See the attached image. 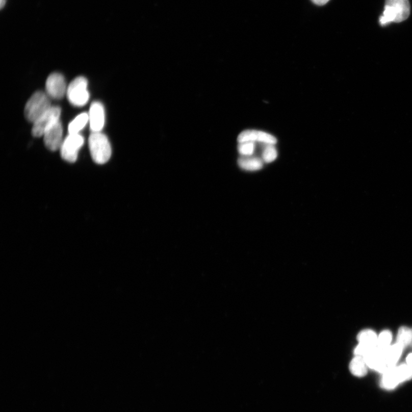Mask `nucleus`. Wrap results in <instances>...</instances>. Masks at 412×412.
Segmentation results:
<instances>
[{
  "label": "nucleus",
  "instance_id": "5",
  "mask_svg": "<svg viewBox=\"0 0 412 412\" xmlns=\"http://www.w3.org/2000/svg\"><path fill=\"white\" fill-rule=\"evenodd\" d=\"M84 143V139L82 135L79 134H69L60 149L61 156L65 161L69 163L75 162L79 151Z\"/></svg>",
  "mask_w": 412,
  "mask_h": 412
},
{
  "label": "nucleus",
  "instance_id": "6",
  "mask_svg": "<svg viewBox=\"0 0 412 412\" xmlns=\"http://www.w3.org/2000/svg\"><path fill=\"white\" fill-rule=\"evenodd\" d=\"M61 109L59 107H52L50 109L34 123L32 131L33 136L39 138L43 136L50 126L59 120Z\"/></svg>",
  "mask_w": 412,
  "mask_h": 412
},
{
  "label": "nucleus",
  "instance_id": "21",
  "mask_svg": "<svg viewBox=\"0 0 412 412\" xmlns=\"http://www.w3.org/2000/svg\"><path fill=\"white\" fill-rule=\"evenodd\" d=\"M376 348L371 347V346L359 343L358 345L354 349V354L355 356L364 357Z\"/></svg>",
  "mask_w": 412,
  "mask_h": 412
},
{
  "label": "nucleus",
  "instance_id": "3",
  "mask_svg": "<svg viewBox=\"0 0 412 412\" xmlns=\"http://www.w3.org/2000/svg\"><path fill=\"white\" fill-rule=\"evenodd\" d=\"M51 107L49 96L43 92H36L27 103L24 110L25 118L34 123Z\"/></svg>",
  "mask_w": 412,
  "mask_h": 412
},
{
  "label": "nucleus",
  "instance_id": "19",
  "mask_svg": "<svg viewBox=\"0 0 412 412\" xmlns=\"http://www.w3.org/2000/svg\"><path fill=\"white\" fill-rule=\"evenodd\" d=\"M392 340V334L389 330L381 332L378 337L377 347L380 349L384 350L390 346Z\"/></svg>",
  "mask_w": 412,
  "mask_h": 412
},
{
  "label": "nucleus",
  "instance_id": "9",
  "mask_svg": "<svg viewBox=\"0 0 412 412\" xmlns=\"http://www.w3.org/2000/svg\"><path fill=\"white\" fill-rule=\"evenodd\" d=\"M239 143L247 142L275 145L277 140L274 136L264 131L248 130L243 131L238 137Z\"/></svg>",
  "mask_w": 412,
  "mask_h": 412
},
{
  "label": "nucleus",
  "instance_id": "2",
  "mask_svg": "<svg viewBox=\"0 0 412 412\" xmlns=\"http://www.w3.org/2000/svg\"><path fill=\"white\" fill-rule=\"evenodd\" d=\"M89 148L93 161L103 165L110 160L112 154L109 139L100 132L92 133L88 140Z\"/></svg>",
  "mask_w": 412,
  "mask_h": 412
},
{
  "label": "nucleus",
  "instance_id": "24",
  "mask_svg": "<svg viewBox=\"0 0 412 412\" xmlns=\"http://www.w3.org/2000/svg\"><path fill=\"white\" fill-rule=\"evenodd\" d=\"M6 3V0H1V3H0V6H1L2 9L3 8V7L5 6Z\"/></svg>",
  "mask_w": 412,
  "mask_h": 412
},
{
  "label": "nucleus",
  "instance_id": "18",
  "mask_svg": "<svg viewBox=\"0 0 412 412\" xmlns=\"http://www.w3.org/2000/svg\"><path fill=\"white\" fill-rule=\"evenodd\" d=\"M238 149L241 156H252L255 151L256 143L251 142L240 143L238 144Z\"/></svg>",
  "mask_w": 412,
  "mask_h": 412
},
{
  "label": "nucleus",
  "instance_id": "13",
  "mask_svg": "<svg viewBox=\"0 0 412 412\" xmlns=\"http://www.w3.org/2000/svg\"><path fill=\"white\" fill-rule=\"evenodd\" d=\"M349 369L354 376L362 377L366 375L368 366L364 357L355 356L351 360Z\"/></svg>",
  "mask_w": 412,
  "mask_h": 412
},
{
  "label": "nucleus",
  "instance_id": "16",
  "mask_svg": "<svg viewBox=\"0 0 412 412\" xmlns=\"http://www.w3.org/2000/svg\"><path fill=\"white\" fill-rule=\"evenodd\" d=\"M411 330L408 327L402 326L398 331L396 343L405 348L411 344Z\"/></svg>",
  "mask_w": 412,
  "mask_h": 412
},
{
  "label": "nucleus",
  "instance_id": "17",
  "mask_svg": "<svg viewBox=\"0 0 412 412\" xmlns=\"http://www.w3.org/2000/svg\"><path fill=\"white\" fill-rule=\"evenodd\" d=\"M262 159L267 163L274 162L278 157L277 149L274 144H264L262 149Z\"/></svg>",
  "mask_w": 412,
  "mask_h": 412
},
{
  "label": "nucleus",
  "instance_id": "14",
  "mask_svg": "<svg viewBox=\"0 0 412 412\" xmlns=\"http://www.w3.org/2000/svg\"><path fill=\"white\" fill-rule=\"evenodd\" d=\"M89 120V115L82 113L74 118L68 125L69 134H79L87 124Z\"/></svg>",
  "mask_w": 412,
  "mask_h": 412
},
{
  "label": "nucleus",
  "instance_id": "20",
  "mask_svg": "<svg viewBox=\"0 0 412 412\" xmlns=\"http://www.w3.org/2000/svg\"><path fill=\"white\" fill-rule=\"evenodd\" d=\"M396 370L402 382L412 378V367L408 364L400 365L399 367H396Z\"/></svg>",
  "mask_w": 412,
  "mask_h": 412
},
{
  "label": "nucleus",
  "instance_id": "4",
  "mask_svg": "<svg viewBox=\"0 0 412 412\" xmlns=\"http://www.w3.org/2000/svg\"><path fill=\"white\" fill-rule=\"evenodd\" d=\"M87 87L88 81L85 78L80 76L73 80L67 88L69 101L74 106L86 105L90 98Z\"/></svg>",
  "mask_w": 412,
  "mask_h": 412
},
{
  "label": "nucleus",
  "instance_id": "22",
  "mask_svg": "<svg viewBox=\"0 0 412 412\" xmlns=\"http://www.w3.org/2000/svg\"><path fill=\"white\" fill-rule=\"evenodd\" d=\"M314 4L318 5V6H324L326 3L329 2V0H312Z\"/></svg>",
  "mask_w": 412,
  "mask_h": 412
},
{
  "label": "nucleus",
  "instance_id": "15",
  "mask_svg": "<svg viewBox=\"0 0 412 412\" xmlns=\"http://www.w3.org/2000/svg\"><path fill=\"white\" fill-rule=\"evenodd\" d=\"M359 344L367 345L371 347H377L378 337L375 332L372 330H364L360 332L357 336Z\"/></svg>",
  "mask_w": 412,
  "mask_h": 412
},
{
  "label": "nucleus",
  "instance_id": "11",
  "mask_svg": "<svg viewBox=\"0 0 412 412\" xmlns=\"http://www.w3.org/2000/svg\"><path fill=\"white\" fill-rule=\"evenodd\" d=\"M264 162L262 158L255 156H241L238 161V165L242 169L250 171L262 169L264 166Z\"/></svg>",
  "mask_w": 412,
  "mask_h": 412
},
{
  "label": "nucleus",
  "instance_id": "10",
  "mask_svg": "<svg viewBox=\"0 0 412 412\" xmlns=\"http://www.w3.org/2000/svg\"><path fill=\"white\" fill-rule=\"evenodd\" d=\"M89 121L92 133L100 132L104 127L105 113L104 107L101 102H92L89 113Z\"/></svg>",
  "mask_w": 412,
  "mask_h": 412
},
{
  "label": "nucleus",
  "instance_id": "25",
  "mask_svg": "<svg viewBox=\"0 0 412 412\" xmlns=\"http://www.w3.org/2000/svg\"><path fill=\"white\" fill-rule=\"evenodd\" d=\"M411 332H412V329H411ZM410 345H411V346H412V337H411V344H410Z\"/></svg>",
  "mask_w": 412,
  "mask_h": 412
},
{
  "label": "nucleus",
  "instance_id": "23",
  "mask_svg": "<svg viewBox=\"0 0 412 412\" xmlns=\"http://www.w3.org/2000/svg\"><path fill=\"white\" fill-rule=\"evenodd\" d=\"M406 364L412 367V353L409 354L406 358Z\"/></svg>",
  "mask_w": 412,
  "mask_h": 412
},
{
  "label": "nucleus",
  "instance_id": "7",
  "mask_svg": "<svg viewBox=\"0 0 412 412\" xmlns=\"http://www.w3.org/2000/svg\"><path fill=\"white\" fill-rule=\"evenodd\" d=\"M46 90L49 97L56 100L62 99L67 91L62 74L59 73L50 74L46 80Z\"/></svg>",
  "mask_w": 412,
  "mask_h": 412
},
{
  "label": "nucleus",
  "instance_id": "8",
  "mask_svg": "<svg viewBox=\"0 0 412 412\" xmlns=\"http://www.w3.org/2000/svg\"><path fill=\"white\" fill-rule=\"evenodd\" d=\"M44 141L46 148L51 151L60 149L63 144V127L58 120L46 131L44 134Z\"/></svg>",
  "mask_w": 412,
  "mask_h": 412
},
{
  "label": "nucleus",
  "instance_id": "1",
  "mask_svg": "<svg viewBox=\"0 0 412 412\" xmlns=\"http://www.w3.org/2000/svg\"><path fill=\"white\" fill-rule=\"evenodd\" d=\"M409 0H386L384 11L380 17V22L385 26L392 22H401L410 15Z\"/></svg>",
  "mask_w": 412,
  "mask_h": 412
},
{
  "label": "nucleus",
  "instance_id": "12",
  "mask_svg": "<svg viewBox=\"0 0 412 412\" xmlns=\"http://www.w3.org/2000/svg\"><path fill=\"white\" fill-rule=\"evenodd\" d=\"M402 381L396 371V367L390 371L383 374L381 378V386L385 390H391L395 389Z\"/></svg>",
  "mask_w": 412,
  "mask_h": 412
}]
</instances>
